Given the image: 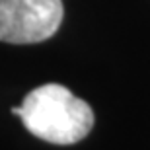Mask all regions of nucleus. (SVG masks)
<instances>
[{
    "label": "nucleus",
    "mask_w": 150,
    "mask_h": 150,
    "mask_svg": "<svg viewBox=\"0 0 150 150\" xmlns=\"http://www.w3.org/2000/svg\"><path fill=\"white\" fill-rule=\"evenodd\" d=\"M23 127L51 144H74L88 137L94 127V111L84 100L62 84H43L23 98L20 107H12Z\"/></svg>",
    "instance_id": "f257e3e1"
},
{
    "label": "nucleus",
    "mask_w": 150,
    "mask_h": 150,
    "mask_svg": "<svg viewBox=\"0 0 150 150\" xmlns=\"http://www.w3.org/2000/svg\"><path fill=\"white\" fill-rule=\"evenodd\" d=\"M62 0H0V41L31 45L47 41L61 28Z\"/></svg>",
    "instance_id": "f03ea898"
}]
</instances>
